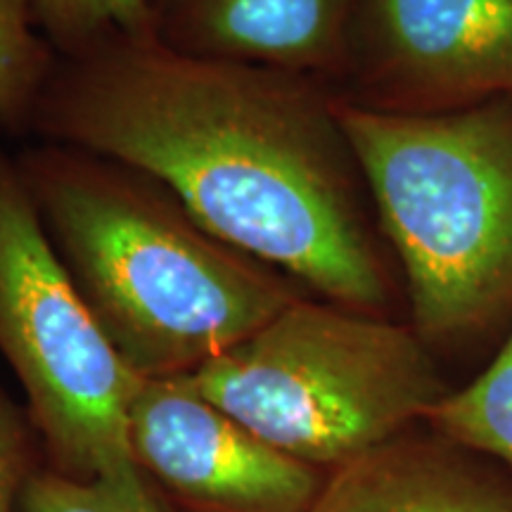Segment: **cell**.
Listing matches in <instances>:
<instances>
[{"label": "cell", "mask_w": 512, "mask_h": 512, "mask_svg": "<svg viewBox=\"0 0 512 512\" xmlns=\"http://www.w3.org/2000/svg\"><path fill=\"white\" fill-rule=\"evenodd\" d=\"M31 124L162 185L214 238L332 304H392L396 261L328 81L114 38L53 72Z\"/></svg>", "instance_id": "6da1fadb"}, {"label": "cell", "mask_w": 512, "mask_h": 512, "mask_svg": "<svg viewBox=\"0 0 512 512\" xmlns=\"http://www.w3.org/2000/svg\"><path fill=\"white\" fill-rule=\"evenodd\" d=\"M17 169L64 271L143 380L192 375L306 297L126 166L48 147Z\"/></svg>", "instance_id": "7a4b0ae2"}, {"label": "cell", "mask_w": 512, "mask_h": 512, "mask_svg": "<svg viewBox=\"0 0 512 512\" xmlns=\"http://www.w3.org/2000/svg\"><path fill=\"white\" fill-rule=\"evenodd\" d=\"M339 119L403 275L411 328L434 349L512 325V98L411 117L351 105Z\"/></svg>", "instance_id": "3957f363"}, {"label": "cell", "mask_w": 512, "mask_h": 512, "mask_svg": "<svg viewBox=\"0 0 512 512\" xmlns=\"http://www.w3.org/2000/svg\"><path fill=\"white\" fill-rule=\"evenodd\" d=\"M188 377L256 437L320 472L413 430L451 392L411 325L309 297Z\"/></svg>", "instance_id": "277c9868"}, {"label": "cell", "mask_w": 512, "mask_h": 512, "mask_svg": "<svg viewBox=\"0 0 512 512\" xmlns=\"http://www.w3.org/2000/svg\"><path fill=\"white\" fill-rule=\"evenodd\" d=\"M0 354L27 396L50 467L72 479L150 482L133 458L138 377L81 299L38 219L17 162L0 150Z\"/></svg>", "instance_id": "5b68a950"}, {"label": "cell", "mask_w": 512, "mask_h": 512, "mask_svg": "<svg viewBox=\"0 0 512 512\" xmlns=\"http://www.w3.org/2000/svg\"><path fill=\"white\" fill-rule=\"evenodd\" d=\"M337 93L411 117L512 98V0H366Z\"/></svg>", "instance_id": "8992f818"}, {"label": "cell", "mask_w": 512, "mask_h": 512, "mask_svg": "<svg viewBox=\"0 0 512 512\" xmlns=\"http://www.w3.org/2000/svg\"><path fill=\"white\" fill-rule=\"evenodd\" d=\"M128 434L140 472L195 512H306L328 477L256 437L188 375L140 380Z\"/></svg>", "instance_id": "52a82bcc"}, {"label": "cell", "mask_w": 512, "mask_h": 512, "mask_svg": "<svg viewBox=\"0 0 512 512\" xmlns=\"http://www.w3.org/2000/svg\"><path fill=\"white\" fill-rule=\"evenodd\" d=\"M366 0H145L174 53L316 76L342 86Z\"/></svg>", "instance_id": "ba28073f"}, {"label": "cell", "mask_w": 512, "mask_h": 512, "mask_svg": "<svg viewBox=\"0 0 512 512\" xmlns=\"http://www.w3.org/2000/svg\"><path fill=\"white\" fill-rule=\"evenodd\" d=\"M306 512H512V477L432 430H408L328 472Z\"/></svg>", "instance_id": "9c48e42d"}, {"label": "cell", "mask_w": 512, "mask_h": 512, "mask_svg": "<svg viewBox=\"0 0 512 512\" xmlns=\"http://www.w3.org/2000/svg\"><path fill=\"white\" fill-rule=\"evenodd\" d=\"M427 430L512 470V325L494 361L427 413Z\"/></svg>", "instance_id": "30bf717a"}, {"label": "cell", "mask_w": 512, "mask_h": 512, "mask_svg": "<svg viewBox=\"0 0 512 512\" xmlns=\"http://www.w3.org/2000/svg\"><path fill=\"white\" fill-rule=\"evenodd\" d=\"M31 0H0V124H31L55 72L53 48L38 31Z\"/></svg>", "instance_id": "8fae6325"}, {"label": "cell", "mask_w": 512, "mask_h": 512, "mask_svg": "<svg viewBox=\"0 0 512 512\" xmlns=\"http://www.w3.org/2000/svg\"><path fill=\"white\" fill-rule=\"evenodd\" d=\"M38 27L62 53L81 55L114 38H152L145 0H31Z\"/></svg>", "instance_id": "7c38bea8"}, {"label": "cell", "mask_w": 512, "mask_h": 512, "mask_svg": "<svg viewBox=\"0 0 512 512\" xmlns=\"http://www.w3.org/2000/svg\"><path fill=\"white\" fill-rule=\"evenodd\" d=\"M15 512H169L155 484H114L72 479L48 470H29Z\"/></svg>", "instance_id": "4fadbf2b"}, {"label": "cell", "mask_w": 512, "mask_h": 512, "mask_svg": "<svg viewBox=\"0 0 512 512\" xmlns=\"http://www.w3.org/2000/svg\"><path fill=\"white\" fill-rule=\"evenodd\" d=\"M27 475V437L10 401L0 392V512H15Z\"/></svg>", "instance_id": "5bb4252c"}]
</instances>
